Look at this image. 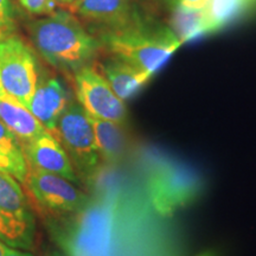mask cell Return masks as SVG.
<instances>
[{"label": "cell", "mask_w": 256, "mask_h": 256, "mask_svg": "<svg viewBox=\"0 0 256 256\" xmlns=\"http://www.w3.org/2000/svg\"><path fill=\"white\" fill-rule=\"evenodd\" d=\"M28 32L40 55L54 68L66 72L90 66L102 51L98 38L87 31L78 17L64 8L34 20Z\"/></svg>", "instance_id": "cell-1"}, {"label": "cell", "mask_w": 256, "mask_h": 256, "mask_svg": "<svg viewBox=\"0 0 256 256\" xmlns=\"http://www.w3.org/2000/svg\"><path fill=\"white\" fill-rule=\"evenodd\" d=\"M102 51L130 66L154 74L183 46L168 25L138 14L118 28L98 34Z\"/></svg>", "instance_id": "cell-2"}, {"label": "cell", "mask_w": 256, "mask_h": 256, "mask_svg": "<svg viewBox=\"0 0 256 256\" xmlns=\"http://www.w3.org/2000/svg\"><path fill=\"white\" fill-rule=\"evenodd\" d=\"M69 156L80 180L92 182L102 165L94 130L88 114L78 101H70L54 132Z\"/></svg>", "instance_id": "cell-3"}, {"label": "cell", "mask_w": 256, "mask_h": 256, "mask_svg": "<svg viewBox=\"0 0 256 256\" xmlns=\"http://www.w3.org/2000/svg\"><path fill=\"white\" fill-rule=\"evenodd\" d=\"M0 82L10 96L28 108L38 83L37 60L26 42L14 32L0 37Z\"/></svg>", "instance_id": "cell-4"}, {"label": "cell", "mask_w": 256, "mask_h": 256, "mask_svg": "<svg viewBox=\"0 0 256 256\" xmlns=\"http://www.w3.org/2000/svg\"><path fill=\"white\" fill-rule=\"evenodd\" d=\"M36 223L30 204L18 180L0 171V241L11 248L34 244Z\"/></svg>", "instance_id": "cell-5"}, {"label": "cell", "mask_w": 256, "mask_h": 256, "mask_svg": "<svg viewBox=\"0 0 256 256\" xmlns=\"http://www.w3.org/2000/svg\"><path fill=\"white\" fill-rule=\"evenodd\" d=\"M74 75V87L78 102L92 118L128 126V110L124 101L113 92L98 69L86 66Z\"/></svg>", "instance_id": "cell-6"}, {"label": "cell", "mask_w": 256, "mask_h": 256, "mask_svg": "<svg viewBox=\"0 0 256 256\" xmlns=\"http://www.w3.org/2000/svg\"><path fill=\"white\" fill-rule=\"evenodd\" d=\"M25 184L38 206L56 215L78 212L89 202L87 194L80 190L75 183L30 166H28Z\"/></svg>", "instance_id": "cell-7"}, {"label": "cell", "mask_w": 256, "mask_h": 256, "mask_svg": "<svg viewBox=\"0 0 256 256\" xmlns=\"http://www.w3.org/2000/svg\"><path fill=\"white\" fill-rule=\"evenodd\" d=\"M148 188L153 206L162 216H170L186 206L198 194V183L191 172L172 164L153 168Z\"/></svg>", "instance_id": "cell-8"}, {"label": "cell", "mask_w": 256, "mask_h": 256, "mask_svg": "<svg viewBox=\"0 0 256 256\" xmlns=\"http://www.w3.org/2000/svg\"><path fill=\"white\" fill-rule=\"evenodd\" d=\"M60 8L101 30L118 28L139 14L136 0H60Z\"/></svg>", "instance_id": "cell-9"}, {"label": "cell", "mask_w": 256, "mask_h": 256, "mask_svg": "<svg viewBox=\"0 0 256 256\" xmlns=\"http://www.w3.org/2000/svg\"><path fill=\"white\" fill-rule=\"evenodd\" d=\"M28 166L50 174L60 176L78 184L80 178L72 164L69 156L58 139L46 130L34 140L22 144Z\"/></svg>", "instance_id": "cell-10"}, {"label": "cell", "mask_w": 256, "mask_h": 256, "mask_svg": "<svg viewBox=\"0 0 256 256\" xmlns=\"http://www.w3.org/2000/svg\"><path fill=\"white\" fill-rule=\"evenodd\" d=\"M69 102L68 92L60 80L44 78L37 83L28 110L49 132L54 134L57 121Z\"/></svg>", "instance_id": "cell-11"}, {"label": "cell", "mask_w": 256, "mask_h": 256, "mask_svg": "<svg viewBox=\"0 0 256 256\" xmlns=\"http://www.w3.org/2000/svg\"><path fill=\"white\" fill-rule=\"evenodd\" d=\"M98 72L122 101L133 98L153 78L150 72L110 55L98 63Z\"/></svg>", "instance_id": "cell-12"}, {"label": "cell", "mask_w": 256, "mask_h": 256, "mask_svg": "<svg viewBox=\"0 0 256 256\" xmlns=\"http://www.w3.org/2000/svg\"><path fill=\"white\" fill-rule=\"evenodd\" d=\"M94 130L96 145L102 164L116 166L121 164L128 153V134L127 126L113 122V121L101 120L88 115Z\"/></svg>", "instance_id": "cell-13"}, {"label": "cell", "mask_w": 256, "mask_h": 256, "mask_svg": "<svg viewBox=\"0 0 256 256\" xmlns=\"http://www.w3.org/2000/svg\"><path fill=\"white\" fill-rule=\"evenodd\" d=\"M0 120L19 138L22 144L31 142L48 130L28 108L5 90L0 94Z\"/></svg>", "instance_id": "cell-14"}, {"label": "cell", "mask_w": 256, "mask_h": 256, "mask_svg": "<svg viewBox=\"0 0 256 256\" xmlns=\"http://www.w3.org/2000/svg\"><path fill=\"white\" fill-rule=\"evenodd\" d=\"M256 8V0H208L206 10L209 34L232 24Z\"/></svg>", "instance_id": "cell-15"}, {"label": "cell", "mask_w": 256, "mask_h": 256, "mask_svg": "<svg viewBox=\"0 0 256 256\" xmlns=\"http://www.w3.org/2000/svg\"><path fill=\"white\" fill-rule=\"evenodd\" d=\"M171 12L168 26L183 44L209 34L204 8H176Z\"/></svg>", "instance_id": "cell-16"}, {"label": "cell", "mask_w": 256, "mask_h": 256, "mask_svg": "<svg viewBox=\"0 0 256 256\" xmlns=\"http://www.w3.org/2000/svg\"><path fill=\"white\" fill-rule=\"evenodd\" d=\"M0 150L11 156L18 164L28 166L19 138L0 120Z\"/></svg>", "instance_id": "cell-17"}, {"label": "cell", "mask_w": 256, "mask_h": 256, "mask_svg": "<svg viewBox=\"0 0 256 256\" xmlns=\"http://www.w3.org/2000/svg\"><path fill=\"white\" fill-rule=\"evenodd\" d=\"M0 171L11 174L18 182L25 184L28 177V166H23L14 162L11 156L0 150Z\"/></svg>", "instance_id": "cell-18"}, {"label": "cell", "mask_w": 256, "mask_h": 256, "mask_svg": "<svg viewBox=\"0 0 256 256\" xmlns=\"http://www.w3.org/2000/svg\"><path fill=\"white\" fill-rule=\"evenodd\" d=\"M23 8L36 16H46L60 8V0H19Z\"/></svg>", "instance_id": "cell-19"}, {"label": "cell", "mask_w": 256, "mask_h": 256, "mask_svg": "<svg viewBox=\"0 0 256 256\" xmlns=\"http://www.w3.org/2000/svg\"><path fill=\"white\" fill-rule=\"evenodd\" d=\"M14 19L10 0H0V37L14 31Z\"/></svg>", "instance_id": "cell-20"}, {"label": "cell", "mask_w": 256, "mask_h": 256, "mask_svg": "<svg viewBox=\"0 0 256 256\" xmlns=\"http://www.w3.org/2000/svg\"><path fill=\"white\" fill-rule=\"evenodd\" d=\"M170 10L176 8H204L208 0H162Z\"/></svg>", "instance_id": "cell-21"}, {"label": "cell", "mask_w": 256, "mask_h": 256, "mask_svg": "<svg viewBox=\"0 0 256 256\" xmlns=\"http://www.w3.org/2000/svg\"><path fill=\"white\" fill-rule=\"evenodd\" d=\"M4 256H34V255L28 254V252H25L17 250V249H14V248L6 247Z\"/></svg>", "instance_id": "cell-22"}, {"label": "cell", "mask_w": 256, "mask_h": 256, "mask_svg": "<svg viewBox=\"0 0 256 256\" xmlns=\"http://www.w3.org/2000/svg\"><path fill=\"white\" fill-rule=\"evenodd\" d=\"M6 247H8V246H6L5 243H2V241H0V256H4Z\"/></svg>", "instance_id": "cell-23"}, {"label": "cell", "mask_w": 256, "mask_h": 256, "mask_svg": "<svg viewBox=\"0 0 256 256\" xmlns=\"http://www.w3.org/2000/svg\"><path fill=\"white\" fill-rule=\"evenodd\" d=\"M200 256H214L212 252H204V254H200Z\"/></svg>", "instance_id": "cell-24"}, {"label": "cell", "mask_w": 256, "mask_h": 256, "mask_svg": "<svg viewBox=\"0 0 256 256\" xmlns=\"http://www.w3.org/2000/svg\"><path fill=\"white\" fill-rule=\"evenodd\" d=\"M2 92H4V88H2V82H0V94H2Z\"/></svg>", "instance_id": "cell-25"}]
</instances>
